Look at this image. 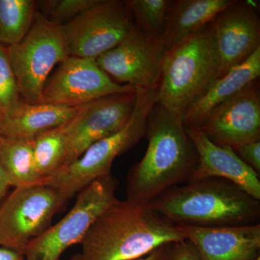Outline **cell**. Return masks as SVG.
<instances>
[{
  "instance_id": "cell-21",
  "label": "cell",
  "mask_w": 260,
  "mask_h": 260,
  "mask_svg": "<svg viewBox=\"0 0 260 260\" xmlns=\"http://www.w3.org/2000/svg\"><path fill=\"white\" fill-rule=\"evenodd\" d=\"M68 122L34 140V155L39 177L44 181L64 165L68 148Z\"/></svg>"
},
{
  "instance_id": "cell-29",
  "label": "cell",
  "mask_w": 260,
  "mask_h": 260,
  "mask_svg": "<svg viewBox=\"0 0 260 260\" xmlns=\"http://www.w3.org/2000/svg\"><path fill=\"white\" fill-rule=\"evenodd\" d=\"M0 260H25L22 253L0 246Z\"/></svg>"
},
{
  "instance_id": "cell-15",
  "label": "cell",
  "mask_w": 260,
  "mask_h": 260,
  "mask_svg": "<svg viewBox=\"0 0 260 260\" xmlns=\"http://www.w3.org/2000/svg\"><path fill=\"white\" fill-rule=\"evenodd\" d=\"M185 129L198 157L196 169L187 181L209 178L225 179L260 200L259 174L241 160L232 148L212 142L200 128L185 126Z\"/></svg>"
},
{
  "instance_id": "cell-33",
  "label": "cell",
  "mask_w": 260,
  "mask_h": 260,
  "mask_svg": "<svg viewBox=\"0 0 260 260\" xmlns=\"http://www.w3.org/2000/svg\"><path fill=\"white\" fill-rule=\"evenodd\" d=\"M254 260H260V256H257V257H256V259H254Z\"/></svg>"
},
{
  "instance_id": "cell-19",
  "label": "cell",
  "mask_w": 260,
  "mask_h": 260,
  "mask_svg": "<svg viewBox=\"0 0 260 260\" xmlns=\"http://www.w3.org/2000/svg\"><path fill=\"white\" fill-rule=\"evenodd\" d=\"M234 0H171L160 42L168 51L215 18Z\"/></svg>"
},
{
  "instance_id": "cell-31",
  "label": "cell",
  "mask_w": 260,
  "mask_h": 260,
  "mask_svg": "<svg viewBox=\"0 0 260 260\" xmlns=\"http://www.w3.org/2000/svg\"><path fill=\"white\" fill-rule=\"evenodd\" d=\"M5 113L0 109V137L3 135V127H4Z\"/></svg>"
},
{
  "instance_id": "cell-9",
  "label": "cell",
  "mask_w": 260,
  "mask_h": 260,
  "mask_svg": "<svg viewBox=\"0 0 260 260\" xmlns=\"http://www.w3.org/2000/svg\"><path fill=\"white\" fill-rule=\"evenodd\" d=\"M134 26L126 1L120 0H100L61 24L70 56L93 59L120 44Z\"/></svg>"
},
{
  "instance_id": "cell-20",
  "label": "cell",
  "mask_w": 260,
  "mask_h": 260,
  "mask_svg": "<svg viewBox=\"0 0 260 260\" xmlns=\"http://www.w3.org/2000/svg\"><path fill=\"white\" fill-rule=\"evenodd\" d=\"M0 161L10 186L42 184L34 155V140L0 137Z\"/></svg>"
},
{
  "instance_id": "cell-8",
  "label": "cell",
  "mask_w": 260,
  "mask_h": 260,
  "mask_svg": "<svg viewBox=\"0 0 260 260\" xmlns=\"http://www.w3.org/2000/svg\"><path fill=\"white\" fill-rule=\"evenodd\" d=\"M65 202L46 184L15 188L0 206V246L24 254L28 244L51 226Z\"/></svg>"
},
{
  "instance_id": "cell-32",
  "label": "cell",
  "mask_w": 260,
  "mask_h": 260,
  "mask_svg": "<svg viewBox=\"0 0 260 260\" xmlns=\"http://www.w3.org/2000/svg\"><path fill=\"white\" fill-rule=\"evenodd\" d=\"M70 260H80V254H75V255L73 256Z\"/></svg>"
},
{
  "instance_id": "cell-18",
  "label": "cell",
  "mask_w": 260,
  "mask_h": 260,
  "mask_svg": "<svg viewBox=\"0 0 260 260\" xmlns=\"http://www.w3.org/2000/svg\"><path fill=\"white\" fill-rule=\"evenodd\" d=\"M260 75V47L242 64L211 84L205 93L181 116L184 126L200 127L212 109L230 99Z\"/></svg>"
},
{
  "instance_id": "cell-17",
  "label": "cell",
  "mask_w": 260,
  "mask_h": 260,
  "mask_svg": "<svg viewBox=\"0 0 260 260\" xmlns=\"http://www.w3.org/2000/svg\"><path fill=\"white\" fill-rule=\"evenodd\" d=\"M81 107H68L20 100L5 114V138L34 140L39 135L69 122Z\"/></svg>"
},
{
  "instance_id": "cell-27",
  "label": "cell",
  "mask_w": 260,
  "mask_h": 260,
  "mask_svg": "<svg viewBox=\"0 0 260 260\" xmlns=\"http://www.w3.org/2000/svg\"><path fill=\"white\" fill-rule=\"evenodd\" d=\"M169 260H202L194 246L187 239L172 244Z\"/></svg>"
},
{
  "instance_id": "cell-22",
  "label": "cell",
  "mask_w": 260,
  "mask_h": 260,
  "mask_svg": "<svg viewBox=\"0 0 260 260\" xmlns=\"http://www.w3.org/2000/svg\"><path fill=\"white\" fill-rule=\"evenodd\" d=\"M35 1L0 0V44L8 47L23 40L35 18Z\"/></svg>"
},
{
  "instance_id": "cell-23",
  "label": "cell",
  "mask_w": 260,
  "mask_h": 260,
  "mask_svg": "<svg viewBox=\"0 0 260 260\" xmlns=\"http://www.w3.org/2000/svg\"><path fill=\"white\" fill-rule=\"evenodd\" d=\"M135 26L160 41L170 0H128Z\"/></svg>"
},
{
  "instance_id": "cell-1",
  "label": "cell",
  "mask_w": 260,
  "mask_h": 260,
  "mask_svg": "<svg viewBox=\"0 0 260 260\" xmlns=\"http://www.w3.org/2000/svg\"><path fill=\"white\" fill-rule=\"evenodd\" d=\"M185 239L179 225L150 203L116 199L94 222L82 246L80 260H135L164 244Z\"/></svg>"
},
{
  "instance_id": "cell-24",
  "label": "cell",
  "mask_w": 260,
  "mask_h": 260,
  "mask_svg": "<svg viewBox=\"0 0 260 260\" xmlns=\"http://www.w3.org/2000/svg\"><path fill=\"white\" fill-rule=\"evenodd\" d=\"M21 100L7 47L0 44V109L8 112Z\"/></svg>"
},
{
  "instance_id": "cell-25",
  "label": "cell",
  "mask_w": 260,
  "mask_h": 260,
  "mask_svg": "<svg viewBox=\"0 0 260 260\" xmlns=\"http://www.w3.org/2000/svg\"><path fill=\"white\" fill-rule=\"evenodd\" d=\"M99 1L100 0H51L43 1L41 5L44 11L43 15L49 20L61 24V22L65 20H73L96 5Z\"/></svg>"
},
{
  "instance_id": "cell-13",
  "label": "cell",
  "mask_w": 260,
  "mask_h": 260,
  "mask_svg": "<svg viewBox=\"0 0 260 260\" xmlns=\"http://www.w3.org/2000/svg\"><path fill=\"white\" fill-rule=\"evenodd\" d=\"M136 99L137 93L130 92L109 95L81 106L68 122L64 167L79 158L90 145L125 125L133 114Z\"/></svg>"
},
{
  "instance_id": "cell-26",
  "label": "cell",
  "mask_w": 260,
  "mask_h": 260,
  "mask_svg": "<svg viewBox=\"0 0 260 260\" xmlns=\"http://www.w3.org/2000/svg\"><path fill=\"white\" fill-rule=\"evenodd\" d=\"M241 160L254 169L257 174L260 173V140L245 143L233 149Z\"/></svg>"
},
{
  "instance_id": "cell-7",
  "label": "cell",
  "mask_w": 260,
  "mask_h": 260,
  "mask_svg": "<svg viewBox=\"0 0 260 260\" xmlns=\"http://www.w3.org/2000/svg\"><path fill=\"white\" fill-rule=\"evenodd\" d=\"M112 175L94 181L78 193L69 213L27 246L25 260H59L70 246L80 244L90 228L116 200Z\"/></svg>"
},
{
  "instance_id": "cell-5",
  "label": "cell",
  "mask_w": 260,
  "mask_h": 260,
  "mask_svg": "<svg viewBox=\"0 0 260 260\" xmlns=\"http://www.w3.org/2000/svg\"><path fill=\"white\" fill-rule=\"evenodd\" d=\"M156 102V90L137 92L135 109L125 125L90 145L79 158L47 178L43 184L55 189L68 201L94 181L110 176L116 157L145 136L149 114Z\"/></svg>"
},
{
  "instance_id": "cell-14",
  "label": "cell",
  "mask_w": 260,
  "mask_h": 260,
  "mask_svg": "<svg viewBox=\"0 0 260 260\" xmlns=\"http://www.w3.org/2000/svg\"><path fill=\"white\" fill-rule=\"evenodd\" d=\"M200 129L214 143L232 149L260 139L258 80L212 109Z\"/></svg>"
},
{
  "instance_id": "cell-28",
  "label": "cell",
  "mask_w": 260,
  "mask_h": 260,
  "mask_svg": "<svg viewBox=\"0 0 260 260\" xmlns=\"http://www.w3.org/2000/svg\"><path fill=\"white\" fill-rule=\"evenodd\" d=\"M172 246V244H164L154 249L146 255L135 260H169Z\"/></svg>"
},
{
  "instance_id": "cell-6",
  "label": "cell",
  "mask_w": 260,
  "mask_h": 260,
  "mask_svg": "<svg viewBox=\"0 0 260 260\" xmlns=\"http://www.w3.org/2000/svg\"><path fill=\"white\" fill-rule=\"evenodd\" d=\"M24 102L37 104L51 72L70 56L61 24L37 12L21 42L7 47Z\"/></svg>"
},
{
  "instance_id": "cell-3",
  "label": "cell",
  "mask_w": 260,
  "mask_h": 260,
  "mask_svg": "<svg viewBox=\"0 0 260 260\" xmlns=\"http://www.w3.org/2000/svg\"><path fill=\"white\" fill-rule=\"evenodd\" d=\"M259 201L231 181L209 178L174 186L150 204L176 225L225 227L258 223Z\"/></svg>"
},
{
  "instance_id": "cell-30",
  "label": "cell",
  "mask_w": 260,
  "mask_h": 260,
  "mask_svg": "<svg viewBox=\"0 0 260 260\" xmlns=\"http://www.w3.org/2000/svg\"><path fill=\"white\" fill-rule=\"evenodd\" d=\"M10 186L9 181L6 177V174L4 172L1 161H0V203L2 200L4 198L8 188Z\"/></svg>"
},
{
  "instance_id": "cell-11",
  "label": "cell",
  "mask_w": 260,
  "mask_h": 260,
  "mask_svg": "<svg viewBox=\"0 0 260 260\" xmlns=\"http://www.w3.org/2000/svg\"><path fill=\"white\" fill-rule=\"evenodd\" d=\"M135 92L133 87L113 80L95 59L70 56L48 78L40 102L68 107H81L114 95Z\"/></svg>"
},
{
  "instance_id": "cell-12",
  "label": "cell",
  "mask_w": 260,
  "mask_h": 260,
  "mask_svg": "<svg viewBox=\"0 0 260 260\" xmlns=\"http://www.w3.org/2000/svg\"><path fill=\"white\" fill-rule=\"evenodd\" d=\"M218 57L219 78L242 64L260 47L257 3L234 0L210 23Z\"/></svg>"
},
{
  "instance_id": "cell-10",
  "label": "cell",
  "mask_w": 260,
  "mask_h": 260,
  "mask_svg": "<svg viewBox=\"0 0 260 260\" xmlns=\"http://www.w3.org/2000/svg\"><path fill=\"white\" fill-rule=\"evenodd\" d=\"M167 51L158 39L134 26L116 47L98 57V65L113 80L136 92L157 90Z\"/></svg>"
},
{
  "instance_id": "cell-16",
  "label": "cell",
  "mask_w": 260,
  "mask_h": 260,
  "mask_svg": "<svg viewBox=\"0 0 260 260\" xmlns=\"http://www.w3.org/2000/svg\"><path fill=\"white\" fill-rule=\"evenodd\" d=\"M179 226L202 260H254L259 256V223L237 226Z\"/></svg>"
},
{
  "instance_id": "cell-2",
  "label": "cell",
  "mask_w": 260,
  "mask_h": 260,
  "mask_svg": "<svg viewBox=\"0 0 260 260\" xmlns=\"http://www.w3.org/2000/svg\"><path fill=\"white\" fill-rule=\"evenodd\" d=\"M145 155L130 171L127 200L150 203L179 183L188 181L198 157L181 116L155 104L147 120Z\"/></svg>"
},
{
  "instance_id": "cell-4",
  "label": "cell",
  "mask_w": 260,
  "mask_h": 260,
  "mask_svg": "<svg viewBox=\"0 0 260 260\" xmlns=\"http://www.w3.org/2000/svg\"><path fill=\"white\" fill-rule=\"evenodd\" d=\"M218 78V57L209 23L167 51L156 104L182 116Z\"/></svg>"
}]
</instances>
